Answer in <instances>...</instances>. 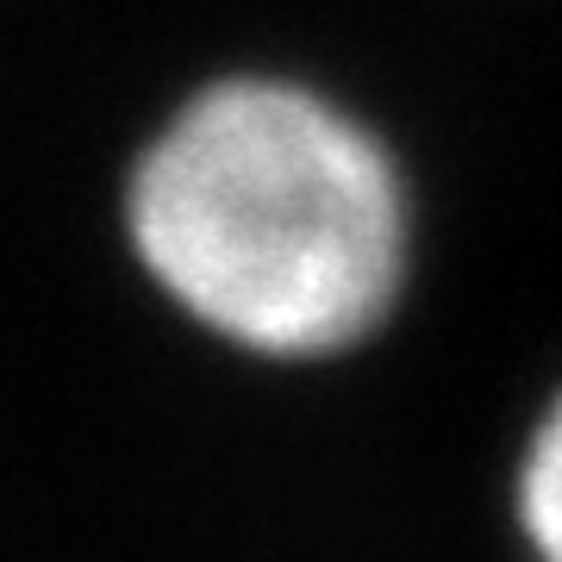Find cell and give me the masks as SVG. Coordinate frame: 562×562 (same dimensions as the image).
Returning a JSON list of instances; mask_svg holds the SVG:
<instances>
[{
	"label": "cell",
	"instance_id": "cell-2",
	"mask_svg": "<svg viewBox=\"0 0 562 562\" xmlns=\"http://www.w3.org/2000/svg\"><path fill=\"white\" fill-rule=\"evenodd\" d=\"M519 525L538 562H562V394L538 419L519 462Z\"/></svg>",
	"mask_w": 562,
	"mask_h": 562
},
{
	"label": "cell",
	"instance_id": "cell-1",
	"mask_svg": "<svg viewBox=\"0 0 562 562\" xmlns=\"http://www.w3.org/2000/svg\"><path fill=\"white\" fill-rule=\"evenodd\" d=\"M132 250L213 338L331 357L406 281V188L362 120L301 81H213L162 125L125 188Z\"/></svg>",
	"mask_w": 562,
	"mask_h": 562
}]
</instances>
